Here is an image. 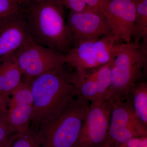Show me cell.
Wrapping results in <instances>:
<instances>
[{
	"instance_id": "cell-13",
	"label": "cell",
	"mask_w": 147,
	"mask_h": 147,
	"mask_svg": "<svg viewBox=\"0 0 147 147\" xmlns=\"http://www.w3.org/2000/svg\"><path fill=\"white\" fill-rule=\"evenodd\" d=\"M6 111L7 120L16 133L30 130L33 98L30 82L24 81L11 93Z\"/></svg>"
},
{
	"instance_id": "cell-19",
	"label": "cell",
	"mask_w": 147,
	"mask_h": 147,
	"mask_svg": "<svg viewBox=\"0 0 147 147\" xmlns=\"http://www.w3.org/2000/svg\"><path fill=\"white\" fill-rule=\"evenodd\" d=\"M22 9L15 0H0V18Z\"/></svg>"
},
{
	"instance_id": "cell-2",
	"label": "cell",
	"mask_w": 147,
	"mask_h": 147,
	"mask_svg": "<svg viewBox=\"0 0 147 147\" xmlns=\"http://www.w3.org/2000/svg\"><path fill=\"white\" fill-rule=\"evenodd\" d=\"M60 0H34L23 9L32 39L66 55L71 48Z\"/></svg>"
},
{
	"instance_id": "cell-4",
	"label": "cell",
	"mask_w": 147,
	"mask_h": 147,
	"mask_svg": "<svg viewBox=\"0 0 147 147\" xmlns=\"http://www.w3.org/2000/svg\"><path fill=\"white\" fill-rule=\"evenodd\" d=\"M90 102L77 95L58 118L37 133L40 147H73L79 138Z\"/></svg>"
},
{
	"instance_id": "cell-15",
	"label": "cell",
	"mask_w": 147,
	"mask_h": 147,
	"mask_svg": "<svg viewBox=\"0 0 147 147\" xmlns=\"http://www.w3.org/2000/svg\"><path fill=\"white\" fill-rule=\"evenodd\" d=\"M132 37L134 42L147 54V0H137L136 18Z\"/></svg>"
},
{
	"instance_id": "cell-23",
	"label": "cell",
	"mask_w": 147,
	"mask_h": 147,
	"mask_svg": "<svg viewBox=\"0 0 147 147\" xmlns=\"http://www.w3.org/2000/svg\"><path fill=\"white\" fill-rule=\"evenodd\" d=\"M18 5L22 9H24L27 6L31 3L34 0H15Z\"/></svg>"
},
{
	"instance_id": "cell-21",
	"label": "cell",
	"mask_w": 147,
	"mask_h": 147,
	"mask_svg": "<svg viewBox=\"0 0 147 147\" xmlns=\"http://www.w3.org/2000/svg\"><path fill=\"white\" fill-rule=\"evenodd\" d=\"M119 147H147V137L133 138Z\"/></svg>"
},
{
	"instance_id": "cell-6",
	"label": "cell",
	"mask_w": 147,
	"mask_h": 147,
	"mask_svg": "<svg viewBox=\"0 0 147 147\" xmlns=\"http://www.w3.org/2000/svg\"><path fill=\"white\" fill-rule=\"evenodd\" d=\"M13 55L23 73V80L27 82L65 64V55L40 45L32 38Z\"/></svg>"
},
{
	"instance_id": "cell-7",
	"label": "cell",
	"mask_w": 147,
	"mask_h": 147,
	"mask_svg": "<svg viewBox=\"0 0 147 147\" xmlns=\"http://www.w3.org/2000/svg\"><path fill=\"white\" fill-rule=\"evenodd\" d=\"M111 34L94 41L71 47L65 55L66 64L75 70L88 71L109 63L115 59L121 44Z\"/></svg>"
},
{
	"instance_id": "cell-5",
	"label": "cell",
	"mask_w": 147,
	"mask_h": 147,
	"mask_svg": "<svg viewBox=\"0 0 147 147\" xmlns=\"http://www.w3.org/2000/svg\"><path fill=\"white\" fill-rule=\"evenodd\" d=\"M110 102V125L102 147H119L133 138L147 137V127L134 113L130 97Z\"/></svg>"
},
{
	"instance_id": "cell-16",
	"label": "cell",
	"mask_w": 147,
	"mask_h": 147,
	"mask_svg": "<svg viewBox=\"0 0 147 147\" xmlns=\"http://www.w3.org/2000/svg\"><path fill=\"white\" fill-rule=\"evenodd\" d=\"M129 97L134 113L139 120L147 127V83L137 82L131 90Z\"/></svg>"
},
{
	"instance_id": "cell-1",
	"label": "cell",
	"mask_w": 147,
	"mask_h": 147,
	"mask_svg": "<svg viewBox=\"0 0 147 147\" xmlns=\"http://www.w3.org/2000/svg\"><path fill=\"white\" fill-rule=\"evenodd\" d=\"M65 65L29 82L33 98L30 129L36 133L58 118L77 96Z\"/></svg>"
},
{
	"instance_id": "cell-8",
	"label": "cell",
	"mask_w": 147,
	"mask_h": 147,
	"mask_svg": "<svg viewBox=\"0 0 147 147\" xmlns=\"http://www.w3.org/2000/svg\"><path fill=\"white\" fill-rule=\"evenodd\" d=\"M66 24L71 48L84 42L96 41L110 34L106 17L98 9H88L81 12L70 11Z\"/></svg>"
},
{
	"instance_id": "cell-9",
	"label": "cell",
	"mask_w": 147,
	"mask_h": 147,
	"mask_svg": "<svg viewBox=\"0 0 147 147\" xmlns=\"http://www.w3.org/2000/svg\"><path fill=\"white\" fill-rule=\"evenodd\" d=\"M112 106L108 100L90 102L73 147H102L108 134Z\"/></svg>"
},
{
	"instance_id": "cell-24",
	"label": "cell",
	"mask_w": 147,
	"mask_h": 147,
	"mask_svg": "<svg viewBox=\"0 0 147 147\" xmlns=\"http://www.w3.org/2000/svg\"><path fill=\"white\" fill-rule=\"evenodd\" d=\"M60 1H61L63 3L64 1H65V0H60Z\"/></svg>"
},
{
	"instance_id": "cell-3",
	"label": "cell",
	"mask_w": 147,
	"mask_h": 147,
	"mask_svg": "<svg viewBox=\"0 0 147 147\" xmlns=\"http://www.w3.org/2000/svg\"><path fill=\"white\" fill-rule=\"evenodd\" d=\"M147 55L134 42H123L112 62L111 85L106 100H125L144 75Z\"/></svg>"
},
{
	"instance_id": "cell-18",
	"label": "cell",
	"mask_w": 147,
	"mask_h": 147,
	"mask_svg": "<svg viewBox=\"0 0 147 147\" xmlns=\"http://www.w3.org/2000/svg\"><path fill=\"white\" fill-rule=\"evenodd\" d=\"M6 111L0 113V147H7L11 137L16 133L9 123Z\"/></svg>"
},
{
	"instance_id": "cell-22",
	"label": "cell",
	"mask_w": 147,
	"mask_h": 147,
	"mask_svg": "<svg viewBox=\"0 0 147 147\" xmlns=\"http://www.w3.org/2000/svg\"><path fill=\"white\" fill-rule=\"evenodd\" d=\"M9 97L0 94V113L7 111Z\"/></svg>"
},
{
	"instance_id": "cell-12",
	"label": "cell",
	"mask_w": 147,
	"mask_h": 147,
	"mask_svg": "<svg viewBox=\"0 0 147 147\" xmlns=\"http://www.w3.org/2000/svg\"><path fill=\"white\" fill-rule=\"evenodd\" d=\"M32 38L23 9L0 18V61L14 55Z\"/></svg>"
},
{
	"instance_id": "cell-17",
	"label": "cell",
	"mask_w": 147,
	"mask_h": 147,
	"mask_svg": "<svg viewBox=\"0 0 147 147\" xmlns=\"http://www.w3.org/2000/svg\"><path fill=\"white\" fill-rule=\"evenodd\" d=\"M7 147H40V141L37 133L30 129L13 134Z\"/></svg>"
},
{
	"instance_id": "cell-10",
	"label": "cell",
	"mask_w": 147,
	"mask_h": 147,
	"mask_svg": "<svg viewBox=\"0 0 147 147\" xmlns=\"http://www.w3.org/2000/svg\"><path fill=\"white\" fill-rule=\"evenodd\" d=\"M137 0H103L101 11L110 34L119 43L131 42L136 18Z\"/></svg>"
},
{
	"instance_id": "cell-20",
	"label": "cell",
	"mask_w": 147,
	"mask_h": 147,
	"mask_svg": "<svg viewBox=\"0 0 147 147\" xmlns=\"http://www.w3.org/2000/svg\"><path fill=\"white\" fill-rule=\"evenodd\" d=\"M103 0H76L79 9L82 11L90 9H101Z\"/></svg>"
},
{
	"instance_id": "cell-14",
	"label": "cell",
	"mask_w": 147,
	"mask_h": 147,
	"mask_svg": "<svg viewBox=\"0 0 147 147\" xmlns=\"http://www.w3.org/2000/svg\"><path fill=\"white\" fill-rule=\"evenodd\" d=\"M23 81V73L14 55L0 61V94L10 97Z\"/></svg>"
},
{
	"instance_id": "cell-11",
	"label": "cell",
	"mask_w": 147,
	"mask_h": 147,
	"mask_svg": "<svg viewBox=\"0 0 147 147\" xmlns=\"http://www.w3.org/2000/svg\"><path fill=\"white\" fill-rule=\"evenodd\" d=\"M112 61L92 70H75L71 73L77 95L90 102L106 100L111 85Z\"/></svg>"
}]
</instances>
